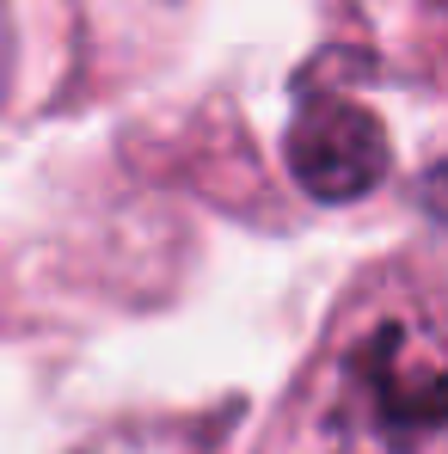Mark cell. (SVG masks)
I'll return each instance as SVG.
<instances>
[{"instance_id": "1", "label": "cell", "mask_w": 448, "mask_h": 454, "mask_svg": "<svg viewBox=\"0 0 448 454\" xmlns=\"http://www.w3.org/2000/svg\"><path fill=\"white\" fill-rule=\"evenodd\" d=\"M448 332L430 264H374L313 338L264 454H443Z\"/></svg>"}, {"instance_id": "2", "label": "cell", "mask_w": 448, "mask_h": 454, "mask_svg": "<svg viewBox=\"0 0 448 454\" xmlns=\"http://www.w3.org/2000/svg\"><path fill=\"white\" fill-rule=\"evenodd\" d=\"M387 123L357 92H307L289 123V172L313 203H357L387 178Z\"/></svg>"}, {"instance_id": "3", "label": "cell", "mask_w": 448, "mask_h": 454, "mask_svg": "<svg viewBox=\"0 0 448 454\" xmlns=\"http://www.w3.org/2000/svg\"><path fill=\"white\" fill-rule=\"evenodd\" d=\"M98 454H197V449H172L166 436H148V442H123L117 436V442H98Z\"/></svg>"}]
</instances>
